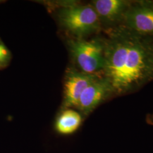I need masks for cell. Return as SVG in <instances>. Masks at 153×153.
Returning a JSON list of instances; mask_svg holds the SVG:
<instances>
[{"instance_id":"9","label":"cell","mask_w":153,"mask_h":153,"mask_svg":"<svg viewBox=\"0 0 153 153\" xmlns=\"http://www.w3.org/2000/svg\"><path fill=\"white\" fill-rule=\"evenodd\" d=\"M11 57L10 51L0 40V67L5 66Z\"/></svg>"},{"instance_id":"8","label":"cell","mask_w":153,"mask_h":153,"mask_svg":"<svg viewBox=\"0 0 153 153\" xmlns=\"http://www.w3.org/2000/svg\"><path fill=\"white\" fill-rule=\"evenodd\" d=\"M82 116L73 109L67 108L57 117L55 128L61 134L68 135L73 133L82 123Z\"/></svg>"},{"instance_id":"1","label":"cell","mask_w":153,"mask_h":153,"mask_svg":"<svg viewBox=\"0 0 153 153\" xmlns=\"http://www.w3.org/2000/svg\"><path fill=\"white\" fill-rule=\"evenodd\" d=\"M102 76L115 97L134 93L153 81V38L123 25L107 29Z\"/></svg>"},{"instance_id":"6","label":"cell","mask_w":153,"mask_h":153,"mask_svg":"<svg viewBox=\"0 0 153 153\" xmlns=\"http://www.w3.org/2000/svg\"><path fill=\"white\" fill-rule=\"evenodd\" d=\"M76 70H71L66 75L64 82L62 107L65 109L77 108L83 91L98 76Z\"/></svg>"},{"instance_id":"10","label":"cell","mask_w":153,"mask_h":153,"mask_svg":"<svg viewBox=\"0 0 153 153\" xmlns=\"http://www.w3.org/2000/svg\"><path fill=\"white\" fill-rule=\"evenodd\" d=\"M146 121L148 124L153 126V113L152 114H149L147 115L146 118Z\"/></svg>"},{"instance_id":"7","label":"cell","mask_w":153,"mask_h":153,"mask_svg":"<svg viewBox=\"0 0 153 153\" xmlns=\"http://www.w3.org/2000/svg\"><path fill=\"white\" fill-rule=\"evenodd\" d=\"M131 1L95 0L90 4L97 12L102 26L107 28L122 25Z\"/></svg>"},{"instance_id":"5","label":"cell","mask_w":153,"mask_h":153,"mask_svg":"<svg viewBox=\"0 0 153 153\" xmlns=\"http://www.w3.org/2000/svg\"><path fill=\"white\" fill-rule=\"evenodd\" d=\"M114 97L115 93L109 81L100 76L83 91L76 108L83 116H88L100 104Z\"/></svg>"},{"instance_id":"3","label":"cell","mask_w":153,"mask_h":153,"mask_svg":"<svg viewBox=\"0 0 153 153\" xmlns=\"http://www.w3.org/2000/svg\"><path fill=\"white\" fill-rule=\"evenodd\" d=\"M69 45L71 55L81 71L102 76L104 65L103 39L86 40L76 38L71 40Z\"/></svg>"},{"instance_id":"2","label":"cell","mask_w":153,"mask_h":153,"mask_svg":"<svg viewBox=\"0 0 153 153\" xmlns=\"http://www.w3.org/2000/svg\"><path fill=\"white\" fill-rule=\"evenodd\" d=\"M62 26L76 38L97 33L102 25L93 6L88 5H73L66 6L59 13Z\"/></svg>"},{"instance_id":"4","label":"cell","mask_w":153,"mask_h":153,"mask_svg":"<svg viewBox=\"0 0 153 153\" xmlns=\"http://www.w3.org/2000/svg\"><path fill=\"white\" fill-rule=\"evenodd\" d=\"M122 25L143 36L153 38V1H131Z\"/></svg>"}]
</instances>
